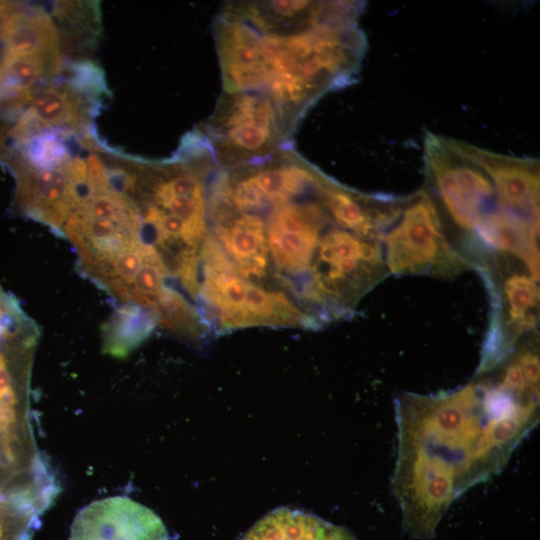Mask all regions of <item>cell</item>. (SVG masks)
Instances as JSON below:
<instances>
[{"mask_svg":"<svg viewBox=\"0 0 540 540\" xmlns=\"http://www.w3.org/2000/svg\"><path fill=\"white\" fill-rule=\"evenodd\" d=\"M69 540H169L160 517L126 496L93 501L71 525Z\"/></svg>","mask_w":540,"mask_h":540,"instance_id":"6","label":"cell"},{"mask_svg":"<svg viewBox=\"0 0 540 540\" xmlns=\"http://www.w3.org/2000/svg\"><path fill=\"white\" fill-rule=\"evenodd\" d=\"M360 4L238 1L213 25L223 90L269 98L295 131L329 90L350 84L365 52Z\"/></svg>","mask_w":540,"mask_h":540,"instance_id":"2","label":"cell"},{"mask_svg":"<svg viewBox=\"0 0 540 540\" xmlns=\"http://www.w3.org/2000/svg\"><path fill=\"white\" fill-rule=\"evenodd\" d=\"M68 164L56 169L11 170L16 179L15 203L19 211L59 235L79 201V186L70 177Z\"/></svg>","mask_w":540,"mask_h":540,"instance_id":"7","label":"cell"},{"mask_svg":"<svg viewBox=\"0 0 540 540\" xmlns=\"http://www.w3.org/2000/svg\"><path fill=\"white\" fill-rule=\"evenodd\" d=\"M425 163L437 207L472 240L484 217L499 204L492 181L460 151L457 141L434 134L425 140Z\"/></svg>","mask_w":540,"mask_h":540,"instance_id":"5","label":"cell"},{"mask_svg":"<svg viewBox=\"0 0 540 540\" xmlns=\"http://www.w3.org/2000/svg\"><path fill=\"white\" fill-rule=\"evenodd\" d=\"M391 488L411 537L431 540L451 504L490 480L539 423V386L501 369L475 374L451 392L399 394Z\"/></svg>","mask_w":540,"mask_h":540,"instance_id":"1","label":"cell"},{"mask_svg":"<svg viewBox=\"0 0 540 540\" xmlns=\"http://www.w3.org/2000/svg\"><path fill=\"white\" fill-rule=\"evenodd\" d=\"M457 145L488 175L501 206L539 222L538 162L497 155L463 142L457 141Z\"/></svg>","mask_w":540,"mask_h":540,"instance_id":"8","label":"cell"},{"mask_svg":"<svg viewBox=\"0 0 540 540\" xmlns=\"http://www.w3.org/2000/svg\"><path fill=\"white\" fill-rule=\"evenodd\" d=\"M198 129L222 168L264 158L293 145L294 131L276 105L253 92L222 91L212 115Z\"/></svg>","mask_w":540,"mask_h":540,"instance_id":"3","label":"cell"},{"mask_svg":"<svg viewBox=\"0 0 540 540\" xmlns=\"http://www.w3.org/2000/svg\"><path fill=\"white\" fill-rule=\"evenodd\" d=\"M92 99L66 82L56 83L37 90L22 113L39 128L81 129L88 123L91 108H94V104L89 103Z\"/></svg>","mask_w":540,"mask_h":540,"instance_id":"10","label":"cell"},{"mask_svg":"<svg viewBox=\"0 0 540 540\" xmlns=\"http://www.w3.org/2000/svg\"><path fill=\"white\" fill-rule=\"evenodd\" d=\"M157 323L158 317L151 310L135 304L120 305L102 329L103 349L113 356H125Z\"/></svg>","mask_w":540,"mask_h":540,"instance_id":"11","label":"cell"},{"mask_svg":"<svg viewBox=\"0 0 540 540\" xmlns=\"http://www.w3.org/2000/svg\"><path fill=\"white\" fill-rule=\"evenodd\" d=\"M384 233L387 273L450 278L472 267L448 242L440 210L426 191L404 199L398 217Z\"/></svg>","mask_w":540,"mask_h":540,"instance_id":"4","label":"cell"},{"mask_svg":"<svg viewBox=\"0 0 540 540\" xmlns=\"http://www.w3.org/2000/svg\"><path fill=\"white\" fill-rule=\"evenodd\" d=\"M241 540H356L345 527L302 510L280 507L258 520Z\"/></svg>","mask_w":540,"mask_h":540,"instance_id":"9","label":"cell"}]
</instances>
